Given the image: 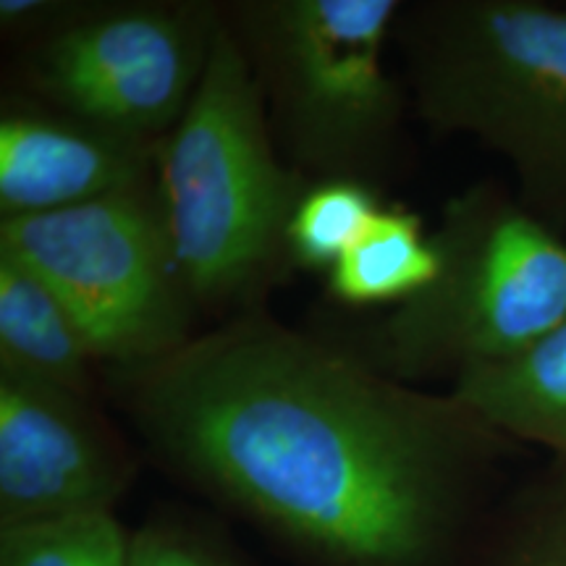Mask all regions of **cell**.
<instances>
[{
    "instance_id": "obj_1",
    "label": "cell",
    "mask_w": 566,
    "mask_h": 566,
    "mask_svg": "<svg viewBox=\"0 0 566 566\" xmlns=\"http://www.w3.org/2000/svg\"><path fill=\"white\" fill-rule=\"evenodd\" d=\"M113 388L155 464L300 566H459L516 449L451 391L260 310Z\"/></svg>"
},
{
    "instance_id": "obj_2",
    "label": "cell",
    "mask_w": 566,
    "mask_h": 566,
    "mask_svg": "<svg viewBox=\"0 0 566 566\" xmlns=\"http://www.w3.org/2000/svg\"><path fill=\"white\" fill-rule=\"evenodd\" d=\"M310 179L281 160L250 61L221 21L202 82L158 145L155 189L197 315L258 310L289 271L286 233Z\"/></svg>"
},
{
    "instance_id": "obj_3",
    "label": "cell",
    "mask_w": 566,
    "mask_h": 566,
    "mask_svg": "<svg viewBox=\"0 0 566 566\" xmlns=\"http://www.w3.org/2000/svg\"><path fill=\"white\" fill-rule=\"evenodd\" d=\"M394 38L424 126L493 150L516 197L566 233V3L417 0Z\"/></svg>"
},
{
    "instance_id": "obj_4",
    "label": "cell",
    "mask_w": 566,
    "mask_h": 566,
    "mask_svg": "<svg viewBox=\"0 0 566 566\" xmlns=\"http://www.w3.org/2000/svg\"><path fill=\"white\" fill-rule=\"evenodd\" d=\"M420 294L338 338L401 384L449 380L530 349L566 317V233L485 179L443 202Z\"/></svg>"
},
{
    "instance_id": "obj_5",
    "label": "cell",
    "mask_w": 566,
    "mask_h": 566,
    "mask_svg": "<svg viewBox=\"0 0 566 566\" xmlns=\"http://www.w3.org/2000/svg\"><path fill=\"white\" fill-rule=\"evenodd\" d=\"M401 9V0L223 3L279 150L310 181L380 189L399 166L409 95L386 66V48Z\"/></svg>"
},
{
    "instance_id": "obj_6",
    "label": "cell",
    "mask_w": 566,
    "mask_h": 566,
    "mask_svg": "<svg viewBox=\"0 0 566 566\" xmlns=\"http://www.w3.org/2000/svg\"><path fill=\"white\" fill-rule=\"evenodd\" d=\"M0 252L40 275L80 323L97 363L129 370L195 338L155 184L76 208L0 221Z\"/></svg>"
},
{
    "instance_id": "obj_7",
    "label": "cell",
    "mask_w": 566,
    "mask_h": 566,
    "mask_svg": "<svg viewBox=\"0 0 566 566\" xmlns=\"http://www.w3.org/2000/svg\"><path fill=\"white\" fill-rule=\"evenodd\" d=\"M223 3H80L32 40L24 80L48 108L160 142L179 124L208 66Z\"/></svg>"
},
{
    "instance_id": "obj_8",
    "label": "cell",
    "mask_w": 566,
    "mask_h": 566,
    "mask_svg": "<svg viewBox=\"0 0 566 566\" xmlns=\"http://www.w3.org/2000/svg\"><path fill=\"white\" fill-rule=\"evenodd\" d=\"M134 480L92 399L0 373V530L116 514Z\"/></svg>"
},
{
    "instance_id": "obj_9",
    "label": "cell",
    "mask_w": 566,
    "mask_h": 566,
    "mask_svg": "<svg viewBox=\"0 0 566 566\" xmlns=\"http://www.w3.org/2000/svg\"><path fill=\"white\" fill-rule=\"evenodd\" d=\"M158 145L48 105H11L0 116V216H42L150 187Z\"/></svg>"
},
{
    "instance_id": "obj_10",
    "label": "cell",
    "mask_w": 566,
    "mask_h": 566,
    "mask_svg": "<svg viewBox=\"0 0 566 566\" xmlns=\"http://www.w3.org/2000/svg\"><path fill=\"white\" fill-rule=\"evenodd\" d=\"M449 391L509 441L566 462V317L530 349L462 375Z\"/></svg>"
},
{
    "instance_id": "obj_11",
    "label": "cell",
    "mask_w": 566,
    "mask_h": 566,
    "mask_svg": "<svg viewBox=\"0 0 566 566\" xmlns=\"http://www.w3.org/2000/svg\"><path fill=\"white\" fill-rule=\"evenodd\" d=\"M92 363L95 354L61 296L0 252V373L92 399Z\"/></svg>"
},
{
    "instance_id": "obj_12",
    "label": "cell",
    "mask_w": 566,
    "mask_h": 566,
    "mask_svg": "<svg viewBox=\"0 0 566 566\" xmlns=\"http://www.w3.org/2000/svg\"><path fill=\"white\" fill-rule=\"evenodd\" d=\"M438 265L441 258L422 218L386 205L365 237L328 273V292L344 307L391 310L430 286Z\"/></svg>"
},
{
    "instance_id": "obj_13",
    "label": "cell",
    "mask_w": 566,
    "mask_h": 566,
    "mask_svg": "<svg viewBox=\"0 0 566 566\" xmlns=\"http://www.w3.org/2000/svg\"><path fill=\"white\" fill-rule=\"evenodd\" d=\"M459 566H566V462L506 485Z\"/></svg>"
},
{
    "instance_id": "obj_14",
    "label": "cell",
    "mask_w": 566,
    "mask_h": 566,
    "mask_svg": "<svg viewBox=\"0 0 566 566\" xmlns=\"http://www.w3.org/2000/svg\"><path fill=\"white\" fill-rule=\"evenodd\" d=\"M384 208V195L370 184L310 181L289 223V265L328 275Z\"/></svg>"
},
{
    "instance_id": "obj_15",
    "label": "cell",
    "mask_w": 566,
    "mask_h": 566,
    "mask_svg": "<svg viewBox=\"0 0 566 566\" xmlns=\"http://www.w3.org/2000/svg\"><path fill=\"white\" fill-rule=\"evenodd\" d=\"M0 566H134L118 514L0 530Z\"/></svg>"
},
{
    "instance_id": "obj_16",
    "label": "cell",
    "mask_w": 566,
    "mask_h": 566,
    "mask_svg": "<svg viewBox=\"0 0 566 566\" xmlns=\"http://www.w3.org/2000/svg\"><path fill=\"white\" fill-rule=\"evenodd\" d=\"M134 566H244L221 530L195 514L155 512L132 530Z\"/></svg>"
},
{
    "instance_id": "obj_17",
    "label": "cell",
    "mask_w": 566,
    "mask_h": 566,
    "mask_svg": "<svg viewBox=\"0 0 566 566\" xmlns=\"http://www.w3.org/2000/svg\"><path fill=\"white\" fill-rule=\"evenodd\" d=\"M76 9V0H0V30L6 38L32 42L55 30Z\"/></svg>"
}]
</instances>
